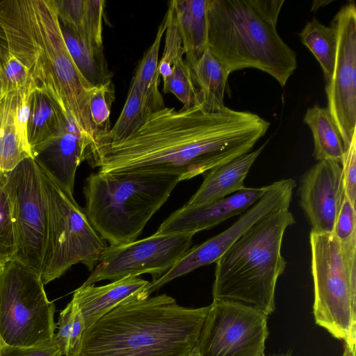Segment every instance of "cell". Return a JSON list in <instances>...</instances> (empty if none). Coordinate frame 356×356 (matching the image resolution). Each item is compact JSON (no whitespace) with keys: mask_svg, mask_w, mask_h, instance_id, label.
<instances>
[{"mask_svg":"<svg viewBox=\"0 0 356 356\" xmlns=\"http://www.w3.org/2000/svg\"><path fill=\"white\" fill-rule=\"evenodd\" d=\"M269 125L255 113L225 106L215 111L200 105L179 110L165 106L126 140L93 147L87 161L102 172L188 180L250 152Z\"/></svg>","mask_w":356,"mask_h":356,"instance_id":"cell-1","label":"cell"},{"mask_svg":"<svg viewBox=\"0 0 356 356\" xmlns=\"http://www.w3.org/2000/svg\"><path fill=\"white\" fill-rule=\"evenodd\" d=\"M0 24L9 52L94 143L88 104L92 86L68 51L54 0H0Z\"/></svg>","mask_w":356,"mask_h":356,"instance_id":"cell-2","label":"cell"},{"mask_svg":"<svg viewBox=\"0 0 356 356\" xmlns=\"http://www.w3.org/2000/svg\"><path fill=\"white\" fill-rule=\"evenodd\" d=\"M141 291L87 328L72 356H189L195 353L210 305L186 307L167 294L144 298Z\"/></svg>","mask_w":356,"mask_h":356,"instance_id":"cell-3","label":"cell"},{"mask_svg":"<svg viewBox=\"0 0 356 356\" xmlns=\"http://www.w3.org/2000/svg\"><path fill=\"white\" fill-rule=\"evenodd\" d=\"M284 0H209L208 48L229 74L255 68L282 87L297 67L296 53L277 24Z\"/></svg>","mask_w":356,"mask_h":356,"instance_id":"cell-4","label":"cell"},{"mask_svg":"<svg viewBox=\"0 0 356 356\" xmlns=\"http://www.w3.org/2000/svg\"><path fill=\"white\" fill-rule=\"evenodd\" d=\"M295 222L289 207L277 208L237 239L215 262L213 300L272 314L276 284L286 266L281 252L284 234Z\"/></svg>","mask_w":356,"mask_h":356,"instance_id":"cell-5","label":"cell"},{"mask_svg":"<svg viewBox=\"0 0 356 356\" xmlns=\"http://www.w3.org/2000/svg\"><path fill=\"white\" fill-rule=\"evenodd\" d=\"M179 181L173 175L98 171L86 179L84 210L93 228L111 245L132 242Z\"/></svg>","mask_w":356,"mask_h":356,"instance_id":"cell-6","label":"cell"},{"mask_svg":"<svg viewBox=\"0 0 356 356\" xmlns=\"http://www.w3.org/2000/svg\"><path fill=\"white\" fill-rule=\"evenodd\" d=\"M309 244L316 323L343 341V356H355L356 236L342 242L311 231Z\"/></svg>","mask_w":356,"mask_h":356,"instance_id":"cell-7","label":"cell"},{"mask_svg":"<svg viewBox=\"0 0 356 356\" xmlns=\"http://www.w3.org/2000/svg\"><path fill=\"white\" fill-rule=\"evenodd\" d=\"M38 166L47 214V245L40 274L45 285L79 263L92 271L108 245L93 228L73 193Z\"/></svg>","mask_w":356,"mask_h":356,"instance_id":"cell-8","label":"cell"},{"mask_svg":"<svg viewBox=\"0 0 356 356\" xmlns=\"http://www.w3.org/2000/svg\"><path fill=\"white\" fill-rule=\"evenodd\" d=\"M40 275L19 262H6L0 272V336L4 343L33 346L54 339L56 306Z\"/></svg>","mask_w":356,"mask_h":356,"instance_id":"cell-9","label":"cell"},{"mask_svg":"<svg viewBox=\"0 0 356 356\" xmlns=\"http://www.w3.org/2000/svg\"><path fill=\"white\" fill-rule=\"evenodd\" d=\"M15 237V260L40 275L47 238V214L40 170L33 158L5 174Z\"/></svg>","mask_w":356,"mask_h":356,"instance_id":"cell-10","label":"cell"},{"mask_svg":"<svg viewBox=\"0 0 356 356\" xmlns=\"http://www.w3.org/2000/svg\"><path fill=\"white\" fill-rule=\"evenodd\" d=\"M193 232L153 235L118 245L103 252L83 285L102 280L115 282L128 277L149 273L156 280L170 268L191 248Z\"/></svg>","mask_w":356,"mask_h":356,"instance_id":"cell-11","label":"cell"},{"mask_svg":"<svg viewBox=\"0 0 356 356\" xmlns=\"http://www.w3.org/2000/svg\"><path fill=\"white\" fill-rule=\"evenodd\" d=\"M267 319L254 308L213 300L199 338L198 356H264Z\"/></svg>","mask_w":356,"mask_h":356,"instance_id":"cell-12","label":"cell"},{"mask_svg":"<svg viewBox=\"0 0 356 356\" xmlns=\"http://www.w3.org/2000/svg\"><path fill=\"white\" fill-rule=\"evenodd\" d=\"M296 182L292 179L276 181L267 186L263 196L227 229L188 251L167 273L152 280L142 291L147 298L175 278L215 263L255 222L272 211L289 207Z\"/></svg>","mask_w":356,"mask_h":356,"instance_id":"cell-13","label":"cell"},{"mask_svg":"<svg viewBox=\"0 0 356 356\" xmlns=\"http://www.w3.org/2000/svg\"><path fill=\"white\" fill-rule=\"evenodd\" d=\"M331 26L337 32L334 71L325 84L330 114L341 134L345 150L356 134V6H343Z\"/></svg>","mask_w":356,"mask_h":356,"instance_id":"cell-14","label":"cell"},{"mask_svg":"<svg viewBox=\"0 0 356 356\" xmlns=\"http://www.w3.org/2000/svg\"><path fill=\"white\" fill-rule=\"evenodd\" d=\"M298 195L311 231L332 234L344 196L341 164L329 160L317 161L302 176Z\"/></svg>","mask_w":356,"mask_h":356,"instance_id":"cell-15","label":"cell"},{"mask_svg":"<svg viewBox=\"0 0 356 356\" xmlns=\"http://www.w3.org/2000/svg\"><path fill=\"white\" fill-rule=\"evenodd\" d=\"M92 141L70 113L52 137L31 150L33 159L70 193L77 168L89 157Z\"/></svg>","mask_w":356,"mask_h":356,"instance_id":"cell-16","label":"cell"},{"mask_svg":"<svg viewBox=\"0 0 356 356\" xmlns=\"http://www.w3.org/2000/svg\"><path fill=\"white\" fill-rule=\"evenodd\" d=\"M266 189L267 186L245 187L231 196L204 205L193 207L183 206L164 220L155 233L196 234L211 229L228 218L244 213L263 196Z\"/></svg>","mask_w":356,"mask_h":356,"instance_id":"cell-17","label":"cell"},{"mask_svg":"<svg viewBox=\"0 0 356 356\" xmlns=\"http://www.w3.org/2000/svg\"><path fill=\"white\" fill-rule=\"evenodd\" d=\"M36 87L33 84L10 92L0 100V176L25 159L33 158L26 124L29 96Z\"/></svg>","mask_w":356,"mask_h":356,"instance_id":"cell-18","label":"cell"},{"mask_svg":"<svg viewBox=\"0 0 356 356\" xmlns=\"http://www.w3.org/2000/svg\"><path fill=\"white\" fill-rule=\"evenodd\" d=\"M149 283L139 277H128L104 286L82 284L74 291L72 299L81 312L86 330Z\"/></svg>","mask_w":356,"mask_h":356,"instance_id":"cell-19","label":"cell"},{"mask_svg":"<svg viewBox=\"0 0 356 356\" xmlns=\"http://www.w3.org/2000/svg\"><path fill=\"white\" fill-rule=\"evenodd\" d=\"M267 142L254 151L209 170L185 207H199L229 196L245 188L244 181Z\"/></svg>","mask_w":356,"mask_h":356,"instance_id":"cell-20","label":"cell"},{"mask_svg":"<svg viewBox=\"0 0 356 356\" xmlns=\"http://www.w3.org/2000/svg\"><path fill=\"white\" fill-rule=\"evenodd\" d=\"M182 39L185 62L192 71L208 48L209 0H172Z\"/></svg>","mask_w":356,"mask_h":356,"instance_id":"cell-21","label":"cell"},{"mask_svg":"<svg viewBox=\"0 0 356 356\" xmlns=\"http://www.w3.org/2000/svg\"><path fill=\"white\" fill-rule=\"evenodd\" d=\"M191 72L193 83L197 86V105L207 111L223 108L224 93L230 74L209 48Z\"/></svg>","mask_w":356,"mask_h":356,"instance_id":"cell-22","label":"cell"},{"mask_svg":"<svg viewBox=\"0 0 356 356\" xmlns=\"http://www.w3.org/2000/svg\"><path fill=\"white\" fill-rule=\"evenodd\" d=\"M67 113L50 96L38 87L31 92L26 124L31 151L56 134Z\"/></svg>","mask_w":356,"mask_h":356,"instance_id":"cell-23","label":"cell"},{"mask_svg":"<svg viewBox=\"0 0 356 356\" xmlns=\"http://www.w3.org/2000/svg\"><path fill=\"white\" fill-rule=\"evenodd\" d=\"M167 26L165 17L158 27L154 42L144 52L132 78L137 83L143 106L149 113L163 108L165 106L159 91V51Z\"/></svg>","mask_w":356,"mask_h":356,"instance_id":"cell-24","label":"cell"},{"mask_svg":"<svg viewBox=\"0 0 356 356\" xmlns=\"http://www.w3.org/2000/svg\"><path fill=\"white\" fill-rule=\"evenodd\" d=\"M304 122L314 138L313 156L317 161L329 160L341 164L345 149L341 134L327 107L314 106L308 108Z\"/></svg>","mask_w":356,"mask_h":356,"instance_id":"cell-25","label":"cell"},{"mask_svg":"<svg viewBox=\"0 0 356 356\" xmlns=\"http://www.w3.org/2000/svg\"><path fill=\"white\" fill-rule=\"evenodd\" d=\"M60 25L68 51L87 82L97 86L111 80L113 74L108 69L104 48L91 44L68 28Z\"/></svg>","mask_w":356,"mask_h":356,"instance_id":"cell-26","label":"cell"},{"mask_svg":"<svg viewBox=\"0 0 356 356\" xmlns=\"http://www.w3.org/2000/svg\"><path fill=\"white\" fill-rule=\"evenodd\" d=\"M299 35L302 43L320 63L325 83H328L336 60L337 37L335 29L332 26H327L313 18L305 24Z\"/></svg>","mask_w":356,"mask_h":356,"instance_id":"cell-27","label":"cell"},{"mask_svg":"<svg viewBox=\"0 0 356 356\" xmlns=\"http://www.w3.org/2000/svg\"><path fill=\"white\" fill-rule=\"evenodd\" d=\"M149 115L143 106L137 83L132 78L126 102L116 122L106 135L92 145L91 149L97 145L126 140L140 128Z\"/></svg>","mask_w":356,"mask_h":356,"instance_id":"cell-28","label":"cell"},{"mask_svg":"<svg viewBox=\"0 0 356 356\" xmlns=\"http://www.w3.org/2000/svg\"><path fill=\"white\" fill-rule=\"evenodd\" d=\"M56 329L58 331L54 340L63 355L72 356L78 349L86 330L81 312L72 299L60 312Z\"/></svg>","mask_w":356,"mask_h":356,"instance_id":"cell-29","label":"cell"},{"mask_svg":"<svg viewBox=\"0 0 356 356\" xmlns=\"http://www.w3.org/2000/svg\"><path fill=\"white\" fill-rule=\"evenodd\" d=\"M114 100L115 87L112 80L92 86L88 91L89 108L94 128L92 145L102 139L111 129V109Z\"/></svg>","mask_w":356,"mask_h":356,"instance_id":"cell-30","label":"cell"},{"mask_svg":"<svg viewBox=\"0 0 356 356\" xmlns=\"http://www.w3.org/2000/svg\"><path fill=\"white\" fill-rule=\"evenodd\" d=\"M163 81V92L173 94L183 104V107L197 105V90L193 81L192 72L183 58L173 64L170 75Z\"/></svg>","mask_w":356,"mask_h":356,"instance_id":"cell-31","label":"cell"},{"mask_svg":"<svg viewBox=\"0 0 356 356\" xmlns=\"http://www.w3.org/2000/svg\"><path fill=\"white\" fill-rule=\"evenodd\" d=\"M165 17L167 22L165 31V47L159 63V72L163 80L170 75L173 64L179 58H183L184 54L173 1L168 3Z\"/></svg>","mask_w":356,"mask_h":356,"instance_id":"cell-32","label":"cell"},{"mask_svg":"<svg viewBox=\"0 0 356 356\" xmlns=\"http://www.w3.org/2000/svg\"><path fill=\"white\" fill-rule=\"evenodd\" d=\"M33 84L35 83L26 67L8 48L0 50V100L10 92Z\"/></svg>","mask_w":356,"mask_h":356,"instance_id":"cell-33","label":"cell"},{"mask_svg":"<svg viewBox=\"0 0 356 356\" xmlns=\"http://www.w3.org/2000/svg\"><path fill=\"white\" fill-rule=\"evenodd\" d=\"M16 243L11 204L5 184V174L0 177V261L15 260Z\"/></svg>","mask_w":356,"mask_h":356,"instance_id":"cell-34","label":"cell"},{"mask_svg":"<svg viewBox=\"0 0 356 356\" xmlns=\"http://www.w3.org/2000/svg\"><path fill=\"white\" fill-rule=\"evenodd\" d=\"M105 1L84 0L82 38L91 44L103 47V15Z\"/></svg>","mask_w":356,"mask_h":356,"instance_id":"cell-35","label":"cell"},{"mask_svg":"<svg viewBox=\"0 0 356 356\" xmlns=\"http://www.w3.org/2000/svg\"><path fill=\"white\" fill-rule=\"evenodd\" d=\"M60 24L81 38L84 19V0H54Z\"/></svg>","mask_w":356,"mask_h":356,"instance_id":"cell-36","label":"cell"},{"mask_svg":"<svg viewBox=\"0 0 356 356\" xmlns=\"http://www.w3.org/2000/svg\"><path fill=\"white\" fill-rule=\"evenodd\" d=\"M332 234L342 242L356 236V211L354 205L344 195Z\"/></svg>","mask_w":356,"mask_h":356,"instance_id":"cell-37","label":"cell"},{"mask_svg":"<svg viewBox=\"0 0 356 356\" xmlns=\"http://www.w3.org/2000/svg\"><path fill=\"white\" fill-rule=\"evenodd\" d=\"M344 195L355 205L356 200V134L345 150L342 163Z\"/></svg>","mask_w":356,"mask_h":356,"instance_id":"cell-38","label":"cell"},{"mask_svg":"<svg viewBox=\"0 0 356 356\" xmlns=\"http://www.w3.org/2000/svg\"><path fill=\"white\" fill-rule=\"evenodd\" d=\"M1 356H63L54 339L51 341L33 346H16L3 342Z\"/></svg>","mask_w":356,"mask_h":356,"instance_id":"cell-39","label":"cell"},{"mask_svg":"<svg viewBox=\"0 0 356 356\" xmlns=\"http://www.w3.org/2000/svg\"><path fill=\"white\" fill-rule=\"evenodd\" d=\"M8 48L7 38L4 30L0 24V50Z\"/></svg>","mask_w":356,"mask_h":356,"instance_id":"cell-40","label":"cell"},{"mask_svg":"<svg viewBox=\"0 0 356 356\" xmlns=\"http://www.w3.org/2000/svg\"><path fill=\"white\" fill-rule=\"evenodd\" d=\"M3 343V341L2 340V339H1V337L0 336V356H1V348H2Z\"/></svg>","mask_w":356,"mask_h":356,"instance_id":"cell-41","label":"cell"},{"mask_svg":"<svg viewBox=\"0 0 356 356\" xmlns=\"http://www.w3.org/2000/svg\"><path fill=\"white\" fill-rule=\"evenodd\" d=\"M6 263H3L1 261H0V272L1 271L3 267L4 266Z\"/></svg>","mask_w":356,"mask_h":356,"instance_id":"cell-42","label":"cell"},{"mask_svg":"<svg viewBox=\"0 0 356 356\" xmlns=\"http://www.w3.org/2000/svg\"><path fill=\"white\" fill-rule=\"evenodd\" d=\"M189 356H198L197 350Z\"/></svg>","mask_w":356,"mask_h":356,"instance_id":"cell-43","label":"cell"},{"mask_svg":"<svg viewBox=\"0 0 356 356\" xmlns=\"http://www.w3.org/2000/svg\"><path fill=\"white\" fill-rule=\"evenodd\" d=\"M273 356H291V355H273Z\"/></svg>","mask_w":356,"mask_h":356,"instance_id":"cell-44","label":"cell"}]
</instances>
